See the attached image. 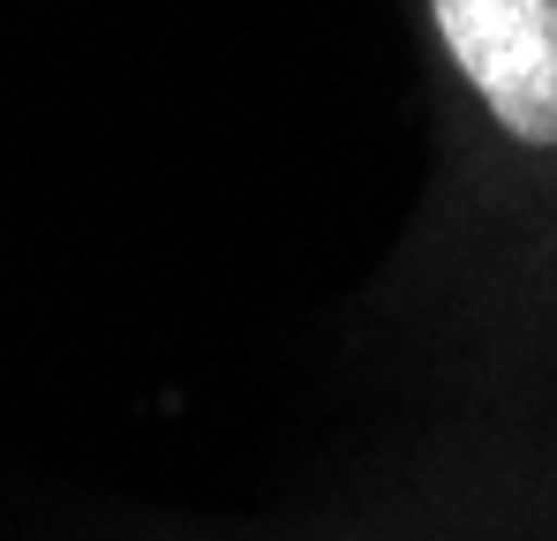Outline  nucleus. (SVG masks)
Wrapping results in <instances>:
<instances>
[{
    "label": "nucleus",
    "mask_w": 557,
    "mask_h": 541,
    "mask_svg": "<svg viewBox=\"0 0 557 541\" xmlns=\"http://www.w3.org/2000/svg\"><path fill=\"white\" fill-rule=\"evenodd\" d=\"M460 234L557 293V0H407Z\"/></svg>",
    "instance_id": "f257e3e1"
},
{
    "label": "nucleus",
    "mask_w": 557,
    "mask_h": 541,
    "mask_svg": "<svg viewBox=\"0 0 557 541\" xmlns=\"http://www.w3.org/2000/svg\"><path fill=\"white\" fill-rule=\"evenodd\" d=\"M528 541H557V512H543V519H535V534Z\"/></svg>",
    "instance_id": "f03ea898"
}]
</instances>
